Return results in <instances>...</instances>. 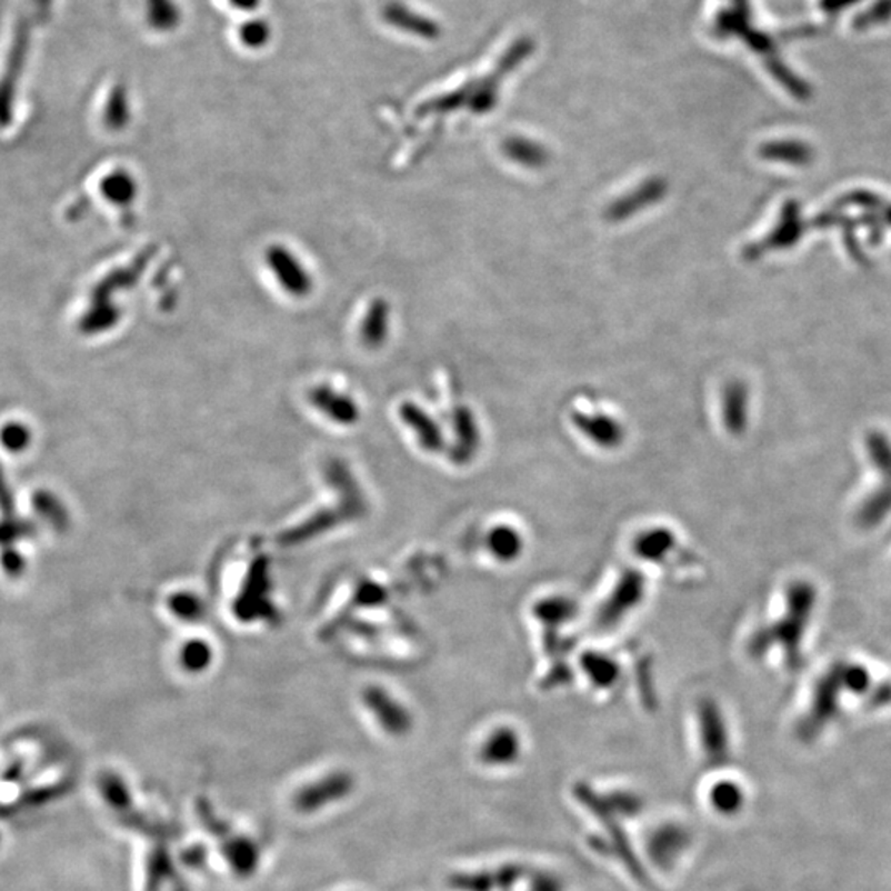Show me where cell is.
<instances>
[{"label":"cell","instance_id":"cell-1","mask_svg":"<svg viewBox=\"0 0 891 891\" xmlns=\"http://www.w3.org/2000/svg\"><path fill=\"white\" fill-rule=\"evenodd\" d=\"M692 843V831L687 824L669 819L655 824L645 835V855L655 869L670 873L679 869Z\"/></svg>","mask_w":891,"mask_h":891},{"label":"cell","instance_id":"cell-2","mask_svg":"<svg viewBox=\"0 0 891 891\" xmlns=\"http://www.w3.org/2000/svg\"><path fill=\"white\" fill-rule=\"evenodd\" d=\"M356 788L357 782L352 774L347 771H331L296 789L292 794V808L299 814H319L349 799L356 792Z\"/></svg>","mask_w":891,"mask_h":891},{"label":"cell","instance_id":"cell-3","mask_svg":"<svg viewBox=\"0 0 891 891\" xmlns=\"http://www.w3.org/2000/svg\"><path fill=\"white\" fill-rule=\"evenodd\" d=\"M525 741L519 728L513 724H495L485 731L475 750V760L485 770H513L522 763Z\"/></svg>","mask_w":891,"mask_h":891},{"label":"cell","instance_id":"cell-4","mask_svg":"<svg viewBox=\"0 0 891 891\" xmlns=\"http://www.w3.org/2000/svg\"><path fill=\"white\" fill-rule=\"evenodd\" d=\"M699 740L703 757L713 767H722L730 758V734L722 710L705 700L699 705Z\"/></svg>","mask_w":891,"mask_h":891},{"label":"cell","instance_id":"cell-5","mask_svg":"<svg viewBox=\"0 0 891 891\" xmlns=\"http://www.w3.org/2000/svg\"><path fill=\"white\" fill-rule=\"evenodd\" d=\"M264 260H267V267L277 278L279 286L289 296L306 298V296L311 294L312 286H314L312 277L306 270L302 261L291 250L281 247V244H274V247L268 248Z\"/></svg>","mask_w":891,"mask_h":891},{"label":"cell","instance_id":"cell-6","mask_svg":"<svg viewBox=\"0 0 891 891\" xmlns=\"http://www.w3.org/2000/svg\"><path fill=\"white\" fill-rule=\"evenodd\" d=\"M573 424L591 444L603 451H614L625 438L622 424L601 411H577L573 413Z\"/></svg>","mask_w":891,"mask_h":891},{"label":"cell","instance_id":"cell-7","mask_svg":"<svg viewBox=\"0 0 891 891\" xmlns=\"http://www.w3.org/2000/svg\"><path fill=\"white\" fill-rule=\"evenodd\" d=\"M367 693V707L387 734L403 738L413 730V717L403 703L394 700L386 690L373 689Z\"/></svg>","mask_w":891,"mask_h":891},{"label":"cell","instance_id":"cell-8","mask_svg":"<svg viewBox=\"0 0 891 891\" xmlns=\"http://www.w3.org/2000/svg\"><path fill=\"white\" fill-rule=\"evenodd\" d=\"M522 877V867L505 865L478 872L454 873L449 877V887L455 891H498L510 889Z\"/></svg>","mask_w":891,"mask_h":891},{"label":"cell","instance_id":"cell-9","mask_svg":"<svg viewBox=\"0 0 891 891\" xmlns=\"http://www.w3.org/2000/svg\"><path fill=\"white\" fill-rule=\"evenodd\" d=\"M679 545V537L669 527H651L638 533L632 550L642 563L661 564L669 560Z\"/></svg>","mask_w":891,"mask_h":891},{"label":"cell","instance_id":"cell-10","mask_svg":"<svg viewBox=\"0 0 891 891\" xmlns=\"http://www.w3.org/2000/svg\"><path fill=\"white\" fill-rule=\"evenodd\" d=\"M484 545L489 555L498 563H515L525 552V537L512 523H494L485 532Z\"/></svg>","mask_w":891,"mask_h":891},{"label":"cell","instance_id":"cell-11","mask_svg":"<svg viewBox=\"0 0 891 891\" xmlns=\"http://www.w3.org/2000/svg\"><path fill=\"white\" fill-rule=\"evenodd\" d=\"M707 802L717 815L724 819L737 818L747 805V791L740 782L720 778L707 791Z\"/></svg>","mask_w":891,"mask_h":891},{"label":"cell","instance_id":"cell-12","mask_svg":"<svg viewBox=\"0 0 891 891\" xmlns=\"http://www.w3.org/2000/svg\"><path fill=\"white\" fill-rule=\"evenodd\" d=\"M802 234L801 216L795 203H788L782 212L781 222L778 224L777 230L763 241V243L754 244L747 251L748 257H758V254L767 253L771 250H780V248H788L799 240Z\"/></svg>","mask_w":891,"mask_h":891},{"label":"cell","instance_id":"cell-13","mask_svg":"<svg viewBox=\"0 0 891 891\" xmlns=\"http://www.w3.org/2000/svg\"><path fill=\"white\" fill-rule=\"evenodd\" d=\"M664 180H649V182L642 183L638 189L632 190V193H629V196L619 199L614 206H611V209L608 210V217H610V220H613V222L624 220L625 217L638 213L639 210L645 209V207L651 206L652 202H658V200L664 197Z\"/></svg>","mask_w":891,"mask_h":891},{"label":"cell","instance_id":"cell-14","mask_svg":"<svg viewBox=\"0 0 891 891\" xmlns=\"http://www.w3.org/2000/svg\"><path fill=\"white\" fill-rule=\"evenodd\" d=\"M311 401L316 408L328 414L337 423L352 424L359 418V408L356 401L347 394L339 393L328 386L318 387L311 391Z\"/></svg>","mask_w":891,"mask_h":891},{"label":"cell","instance_id":"cell-15","mask_svg":"<svg viewBox=\"0 0 891 891\" xmlns=\"http://www.w3.org/2000/svg\"><path fill=\"white\" fill-rule=\"evenodd\" d=\"M223 859L237 875L250 877L260 867V849L250 837L237 835L227 840L223 849Z\"/></svg>","mask_w":891,"mask_h":891},{"label":"cell","instance_id":"cell-16","mask_svg":"<svg viewBox=\"0 0 891 891\" xmlns=\"http://www.w3.org/2000/svg\"><path fill=\"white\" fill-rule=\"evenodd\" d=\"M401 420L408 424L417 434L418 441L427 451H440L443 448V434L434 423L433 418L428 417L420 407L411 403L401 404Z\"/></svg>","mask_w":891,"mask_h":891},{"label":"cell","instance_id":"cell-17","mask_svg":"<svg viewBox=\"0 0 891 891\" xmlns=\"http://www.w3.org/2000/svg\"><path fill=\"white\" fill-rule=\"evenodd\" d=\"M642 593H644V584H642L641 578L628 574L615 587L610 600H608L607 611H604L607 618L610 621H618V619L624 618L625 613H629L632 608L641 603Z\"/></svg>","mask_w":891,"mask_h":891},{"label":"cell","instance_id":"cell-18","mask_svg":"<svg viewBox=\"0 0 891 891\" xmlns=\"http://www.w3.org/2000/svg\"><path fill=\"white\" fill-rule=\"evenodd\" d=\"M390 331V309L383 299H376L367 309L366 318L360 326V337L369 347H379L386 342Z\"/></svg>","mask_w":891,"mask_h":891},{"label":"cell","instance_id":"cell-19","mask_svg":"<svg viewBox=\"0 0 891 891\" xmlns=\"http://www.w3.org/2000/svg\"><path fill=\"white\" fill-rule=\"evenodd\" d=\"M723 413L730 433L743 431L748 417V391L741 383H731L724 391Z\"/></svg>","mask_w":891,"mask_h":891},{"label":"cell","instance_id":"cell-20","mask_svg":"<svg viewBox=\"0 0 891 891\" xmlns=\"http://www.w3.org/2000/svg\"><path fill=\"white\" fill-rule=\"evenodd\" d=\"M101 190H103V196L111 203L126 207L134 202L136 197H138V182H136L131 173L124 172V170H116V172L104 177Z\"/></svg>","mask_w":891,"mask_h":891},{"label":"cell","instance_id":"cell-21","mask_svg":"<svg viewBox=\"0 0 891 891\" xmlns=\"http://www.w3.org/2000/svg\"><path fill=\"white\" fill-rule=\"evenodd\" d=\"M761 156L770 161L788 162V164H809L812 151L808 144L795 141L771 142L761 149Z\"/></svg>","mask_w":891,"mask_h":891},{"label":"cell","instance_id":"cell-22","mask_svg":"<svg viewBox=\"0 0 891 891\" xmlns=\"http://www.w3.org/2000/svg\"><path fill=\"white\" fill-rule=\"evenodd\" d=\"M100 792L104 802L119 814H128L132 808L131 789L118 774H104L100 780Z\"/></svg>","mask_w":891,"mask_h":891},{"label":"cell","instance_id":"cell-23","mask_svg":"<svg viewBox=\"0 0 891 891\" xmlns=\"http://www.w3.org/2000/svg\"><path fill=\"white\" fill-rule=\"evenodd\" d=\"M583 665L591 682L600 689H608L618 682L619 665L607 655H587Z\"/></svg>","mask_w":891,"mask_h":891},{"label":"cell","instance_id":"cell-24","mask_svg":"<svg viewBox=\"0 0 891 891\" xmlns=\"http://www.w3.org/2000/svg\"><path fill=\"white\" fill-rule=\"evenodd\" d=\"M503 151L509 158H512L513 161L522 162V164L529 166V168H537V166H542L543 162L547 161V154L543 152V149H540L539 146L532 144V142L527 141H510L503 146Z\"/></svg>","mask_w":891,"mask_h":891},{"label":"cell","instance_id":"cell-25","mask_svg":"<svg viewBox=\"0 0 891 891\" xmlns=\"http://www.w3.org/2000/svg\"><path fill=\"white\" fill-rule=\"evenodd\" d=\"M571 613H573V604L570 603V600H564V598L549 600L547 603H542L537 608V614L545 622L557 621L563 624V622L570 618Z\"/></svg>","mask_w":891,"mask_h":891},{"label":"cell","instance_id":"cell-26","mask_svg":"<svg viewBox=\"0 0 891 891\" xmlns=\"http://www.w3.org/2000/svg\"><path fill=\"white\" fill-rule=\"evenodd\" d=\"M891 19V0H879L872 9L867 10L855 22V29H870V27L882 26Z\"/></svg>","mask_w":891,"mask_h":891},{"label":"cell","instance_id":"cell-27","mask_svg":"<svg viewBox=\"0 0 891 891\" xmlns=\"http://www.w3.org/2000/svg\"><path fill=\"white\" fill-rule=\"evenodd\" d=\"M527 891H567L563 879L550 870H537L529 877Z\"/></svg>","mask_w":891,"mask_h":891},{"label":"cell","instance_id":"cell-28","mask_svg":"<svg viewBox=\"0 0 891 891\" xmlns=\"http://www.w3.org/2000/svg\"><path fill=\"white\" fill-rule=\"evenodd\" d=\"M857 0H822L821 9L828 13L842 12L850 3H855Z\"/></svg>","mask_w":891,"mask_h":891},{"label":"cell","instance_id":"cell-29","mask_svg":"<svg viewBox=\"0 0 891 891\" xmlns=\"http://www.w3.org/2000/svg\"><path fill=\"white\" fill-rule=\"evenodd\" d=\"M168 7H170V6H168ZM173 12H176V10H173L172 7H170V9H166V19H168V22H169L170 19H172ZM162 19H164V16H158L154 19V22H159V23H161V26H164V20H162Z\"/></svg>","mask_w":891,"mask_h":891},{"label":"cell","instance_id":"cell-30","mask_svg":"<svg viewBox=\"0 0 891 891\" xmlns=\"http://www.w3.org/2000/svg\"><path fill=\"white\" fill-rule=\"evenodd\" d=\"M234 3H240V6H244V9H253L254 3L257 0H234Z\"/></svg>","mask_w":891,"mask_h":891}]
</instances>
